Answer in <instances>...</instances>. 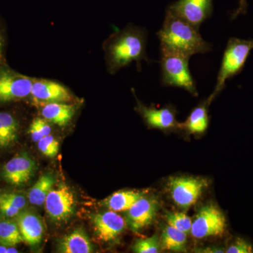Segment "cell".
<instances>
[{"label": "cell", "instance_id": "1", "mask_svg": "<svg viewBox=\"0 0 253 253\" xmlns=\"http://www.w3.org/2000/svg\"><path fill=\"white\" fill-rule=\"evenodd\" d=\"M146 30L133 25L113 33L103 46L108 71L116 74L134 61L141 69V61L151 62L146 55Z\"/></svg>", "mask_w": 253, "mask_h": 253}, {"label": "cell", "instance_id": "2", "mask_svg": "<svg viewBox=\"0 0 253 253\" xmlns=\"http://www.w3.org/2000/svg\"><path fill=\"white\" fill-rule=\"evenodd\" d=\"M157 36L161 49L189 57L209 52L212 49V44L203 39L199 30L176 16L168 9Z\"/></svg>", "mask_w": 253, "mask_h": 253}, {"label": "cell", "instance_id": "3", "mask_svg": "<svg viewBox=\"0 0 253 253\" xmlns=\"http://www.w3.org/2000/svg\"><path fill=\"white\" fill-rule=\"evenodd\" d=\"M253 50V39L243 40L231 38L223 55L217 83L212 94L208 98L211 104L213 99L225 87L226 82L242 72L246 61Z\"/></svg>", "mask_w": 253, "mask_h": 253}, {"label": "cell", "instance_id": "4", "mask_svg": "<svg viewBox=\"0 0 253 253\" xmlns=\"http://www.w3.org/2000/svg\"><path fill=\"white\" fill-rule=\"evenodd\" d=\"M161 82L163 85L181 88L197 96L196 83L189 68L190 57L161 49Z\"/></svg>", "mask_w": 253, "mask_h": 253}, {"label": "cell", "instance_id": "5", "mask_svg": "<svg viewBox=\"0 0 253 253\" xmlns=\"http://www.w3.org/2000/svg\"><path fill=\"white\" fill-rule=\"evenodd\" d=\"M33 78L16 72L6 63L0 66V104L20 101L31 95Z\"/></svg>", "mask_w": 253, "mask_h": 253}, {"label": "cell", "instance_id": "6", "mask_svg": "<svg viewBox=\"0 0 253 253\" xmlns=\"http://www.w3.org/2000/svg\"><path fill=\"white\" fill-rule=\"evenodd\" d=\"M207 186L206 179L192 176H176L170 178L168 181L173 201L184 211L197 202Z\"/></svg>", "mask_w": 253, "mask_h": 253}, {"label": "cell", "instance_id": "7", "mask_svg": "<svg viewBox=\"0 0 253 253\" xmlns=\"http://www.w3.org/2000/svg\"><path fill=\"white\" fill-rule=\"evenodd\" d=\"M226 229L224 213L214 204H208L199 210L192 221L191 234L196 239L221 236Z\"/></svg>", "mask_w": 253, "mask_h": 253}, {"label": "cell", "instance_id": "8", "mask_svg": "<svg viewBox=\"0 0 253 253\" xmlns=\"http://www.w3.org/2000/svg\"><path fill=\"white\" fill-rule=\"evenodd\" d=\"M45 209L48 216L55 221H66L75 212L76 198L68 186L62 184L51 190L46 196Z\"/></svg>", "mask_w": 253, "mask_h": 253}, {"label": "cell", "instance_id": "9", "mask_svg": "<svg viewBox=\"0 0 253 253\" xmlns=\"http://www.w3.org/2000/svg\"><path fill=\"white\" fill-rule=\"evenodd\" d=\"M168 9L199 30L201 25L212 15V0H178Z\"/></svg>", "mask_w": 253, "mask_h": 253}, {"label": "cell", "instance_id": "10", "mask_svg": "<svg viewBox=\"0 0 253 253\" xmlns=\"http://www.w3.org/2000/svg\"><path fill=\"white\" fill-rule=\"evenodd\" d=\"M159 203L153 197L143 196L126 211V225L134 232H139L151 225L156 219Z\"/></svg>", "mask_w": 253, "mask_h": 253}, {"label": "cell", "instance_id": "11", "mask_svg": "<svg viewBox=\"0 0 253 253\" xmlns=\"http://www.w3.org/2000/svg\"><path fill=\"white\" fill-rule=\"evenodd\" d=\"M36 102L69 103L75 99L74 96L66 86L56 81L33 78L31 95Z\"/></svg>", "mask_w": 253, "mask_h": 253}, {"label": "cell", "instance_id": "12", "mask_svg": "<svg viewBox=\"0 0 253 253\" xmlns=\"http://www.w3.org/2000/svg\"><path fill=\"white\" fill-rule=\"evenodd\" d=\"M91 221L95 236L105 243L118 239L126 226V219L112 211L94 214Z\"/></svg>", "mask_w": 253, "mask_h": 253}, {"label": "cell", "instance_id": "13", "mask_svg": "<svg viewBox=\"0 0 253 253\" xmlns=\"http://www.w3.org/2000/svg\"><path fill=\"white\" fill-rule=\"evenodd\" d=\"M36 169V162L28 154H21L4 165L2 176L11 185L22 186L31 179Z\"/></svg>", "mask_w": 253, "mask_h": 253}, {"label": "cell", "instance_id": "14", "mask_svg": "<svg viewBox=\"0 0 253 253\" xmlns=\"http://www.w3.org/2000/svg\"><path fill=\"white\" fill-rule=\"evenodd\" d=\"M23 242L28 246H38L44 235V225L41 217L31 211L21 212L16 219Z\"/></svg>", "mask_w": 253, "mask_h": 253}, {"label": "cell", "instance_id": "15", "mask_svg": "<svg viewBox=\"0 0 253 253\" xmlns=\"http://www.w3.org/2000/svg\"><path fill=\"white\" fill-rule=\"evenodd\" d=\"M137 109L150 127L167 130L178 126L175 112L170 107L156 109L154 106L146 107L139 103Z\"/></svg>", "mask_w": 253, "mask_h": 253}, {"label": "cell", "instance_id": "16", "mask_svg": "<svg viewBox=\"0 0 253 253\" xmlns=\"http://www.w3.org/2000/svg\"><path fill=\"white\" fill-rule=\"evenodd\" d=\"M76 105L67 103H45L41 109L42 117L60 126H67L76 113Z\"/></svg>", "mask_w": 253, "mask_h": 253}, {"label": "cell", "instance_id": "17", "mask_svg": "<svg viewBox=\"0 0 253 253\" xmlns=\"http://www.w3.org/2000/svg\"><path fill=\"white\" fill-rule=\"evenodd\" d=\"M58 252L90 253L94 252V248L85 231L82 229H77L60 240Z\"/></svg>", "mask_w": 253, "mask_h": 253}, {"label": "cell", "instance_id": "18", "mask_svg": "<svg viewBox=\"0 0 253 253\" xmlns=\"http://www.w3.org/2000/svg\"><path fill=\"white\" fill-rule=\"evenodd\" d=\"M19 130L20 123L16 116L8 111H0V149L14 144Z\"/></svg>", "mask_w": 253, "mask_h": 253}, {"label": "cell", "instance_id": "19", "mask_svg": "<svg viewBox=\"0 0 253 253\" xmlns=\"http://www.w3.org/2000/svg\"><path fill=\"white\" fill-rule=\"evenodd\" d=\"M145 193L137 191H120L104 201V206L114 212L126 211L138 200L144 196Z\"/></svg>", "mask_w": 253, "mask_h": 253}, {"label": "cell", "instance_id": "20", "mask_svg": "<svg viewBox=\"0 0 253 253\" xmlns=\"http://www.w3.org/2000/svg\"><path fill=\"white\" fill-rule=\"evenodd\" d=\"M186 234L175 228L166 226L161 237V249L175 253L186 252Z\"/></svg>", "mask_w": 253, "mask_h": 253}, {"label": "cell", "instance_id": "21", "mask_svg": "<svg viewBox=\"0 0 253 253\" xmlns=\"http://www.w3.org/2000/svg\"><path fill=\"white\" fill-rule=\"evenodd\" d=\"M55 184V178L51 173L42 174L32 186L28 192V201L32 205L42 206L45 203L46 196L49 194Z\"/></svg>", "mask_w": 253, "mask_h": 253}, {"label": "cell", "instance_id": "22", "mask_svg": "<svg viewBox=\"0 0 253 253\" xmlns=\"http://www.w3.org/2000/svg\"><path fill=\"white\" fill-rule=\"evenodd\" d=\"M207 103L208 101L206 104ZM206 104L195 108L183 126L189 133L203 134L207 129L209 125V118Z\"/></svg>", "mask_w": 253, "mask_h": 253}, {"label": "cell", "instance_id": "23", "mask_svg": "<svg viewBox=\"0 0 253 253\" xmlns=\"http://www.w3.org/2000/svg\"><path fill=\"white\" fill-rule=\"evenodd\" d=\"M23 242L17 223L11 220L0 221V244L15 246Z\"/></svg>", "mask_w": 253, "mask_h": 253}, {"label": "cell", "instance_id": "24", "mask_svg": "<svg viewBox=\"0 0 253 253\" xmlns=\"http://www.w3.org/2000/svg\"><path fill=\"white\" fill-rule=\"evenodd\" d=\"M165 218L169 226L184 232L186 235L191 233L192 221L185 213L168 212Z\"/></svg>", "mask_w": 253, "mask_h": 253}, {"label": "cell", "instance_id": "25", "mask_svg": "<svg viewBox=\"0 0 253 253\" xmlns=\"http://www.w3.org/2000/svg\"><path fill=\"white\" fill-rule=\"evenodd\" d=\"M161 249V240L157 235L137 240L132 246L133 252L136 253H157Z\"/></svg>", "mask_w": 253, "mask_h": 253}, {"label": "cell", "instance_id": "26", "mask_svg": "<svg viewBox=\"0 0 253 253\" xmlns=\"http://www.w3.org/2000/svg\"><path fill=\"white\" fill-rule=\"evenodd\" d=\"M51 126L49 123L43 118H36L30 126L29 132L32 140L38 142L43 136L49 135L51 133Z\"/></svg>", "mask_w": 253, "mask_h": 253}, {"label": "cell", "instance_id": "27", "mask_svg": "<svg viewBox=\"0 0 253 253\" xmlns=\"http://www.w3.org/2000/svg\"><path fill=\"white\" fill-rule=\"evenodd\" d=\"M38 149L44 156L56 157L59 150V141L51 134L43 136L38 142Z\"/></svg>", "mask_w": 253, "mask_h": 253}, {"label": "cell", "instance_id": "28", "mask_svg": "<svg viewBox=\"0 0 253 253\" xmlns=\"http://www.w3.org/2000/svg\"><path fill=\"white\" fill-rule=\"evenodd\" d=\"M228 253H253L252 245L249 241L244 239L237 238L231 243L230 246L226 249Z\"/></svg>", "mask_w": 253, "mask_h": 253}, {"label": "cell", "instance_id": "29", "mask_svg": "<svg viewBox=\"0 0 253 253\" xmlns=\"http://www.w3.org/2000/svg\"><path fill=\"white\" fill-rule=\"evenodd\" d=\"M0 199L4 200L9 203L11 206L18 208L22 211L26 206V199L23 195L16 194V193H9L0 196Z\"/></svg>", "mask_w": 253, "mask_h": 253}, {"label": "cell", "instance_id": "30", "mask_svg": "<svg viewBox=\"0 0 253 253\" xmlns=\"http://www.w3.org/2000/svg\"><path fill=\"white\" fill-rule=\"evenodd\" d=\"M21 210L11 206L9 203L0 199V212L3 216L6 217H17Z\"/></svg>", "mask_w": 253, "mask_h": 253}, {"label": "cell", "instance_id": "31", "mask_svg": "<svg viewBox=\"0 0 253 253\" xmlns=\"http://www.w3.org/2000/svg\"><path fill=\"white\" fill-rule=\"evenodd\" d=\"M5 47H6V38L4 30L0 23V66L5 63Z\"/></svg>", "mask_w": 253, "mask_h": 253}, {"label": "cell", "instance_id": "32", "mask_svg": "<svg viewBox=\"0 0 253 253\" xmlns=\"http://www.w3.org/2000/svg\"><path fill=\"white\" fill-rule=\"evenodd\" d=\"M247 0H239V6L231 14V19H235L239 15L246 14V12H247Z\"/></svg>", "mask_w": 253, "mask_h": 253}, {"label": "cell", "instance_id": "33", "mask_svg": "<svg viewBox=\"0 0 253 253\" xmlns=\"http://www.w3.org/2000/svg\"><path fill=\"white\" fill-rule=\"evenodd\" d=\"M14 247V246H4V245L0 244V253H18L17 249Z\"/></svg>", "mask_w": 253, "mask_h": 253}]
</instances>
